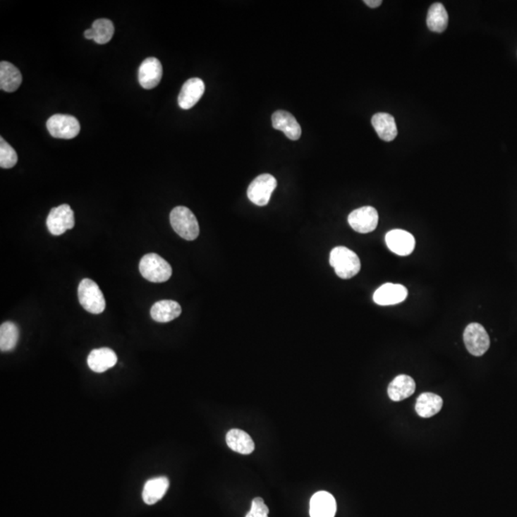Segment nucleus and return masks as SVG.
Masks as SVG:
<instances>
[{
  "mask_svg": "<svg viewBox=\"0 0 517 517\" xmlns=\"http://www.w3.org/2000/svg\"><path fill=\"white\" fill-rule=\"evenodd\" d=\"M163 75L162 64L157 58H147L138 71L139 84L145 90H152L159 85Z\"/></svg>",
  "mask_w": 517,
  "mask_h": 517,
  "instance_id": "nucleus-11",
  "label": "nucleus"
},
{
  "mask_svg": "<svg viewBox=\"0 0 517 517\" xmlns=\"http://www.w3.org/2000/svg\"><path fill=\"white\" fill-rule=\"evenodd\" d=\"M385 242L388 248L399 256H408L414 251V236L406 230L394 229L385 236Z\"/></svg>",
  "mask_w": 517,
  "mask_h": 517,
  "instance_id": "nucleus-10",
  "label": "nucleus"
},
{
  "mask_svg": "<svg viewBox=\"0 0 517 517\" xmlns=\"http://www.w3.org/2000/svg\"><path fill=\"white\" fill-rule=\"evenodd\" d=\"M463 342L468 352L474 356L483 355L489 350L490 340L484 327L478 323H471L463 332Z\"/></svg>",
  "mask_w": 517,
  "mask_h": 517,
  "instance_id": "nucleus-7",
  "label": "nucleus"
},
{
  "mask_svg": "<svg viewBox=\"0 0 517 517\" xmlns=\"http://www.w3.org/2000/svg\"><path fill=\"white\" fill-rule=\"evenodd\" d=\"M78 297L82 307L93 315H100L106 309L104 294L95 281L82 280L78 288Z\"/></svg>",
  "mask_w": 517,
  "mask_h": 517,
  "instance_id": "nucleus-4",
  "label": "nucleus"
},
{
  "mask_svg": "<svg viewBox=\"0 0 517 517\" xmlns=\"http://www.w3.org/2000/svg\"><path fill=\"white\" fill-rule=\"evenodd\" d=\"M23 76L20 71L11 63L1 61L0 63V88L6 92H14L20 87Z\"/></svg>",
  "mask_w": 517,
  "mask_h": 517,
  "instance_id": "nucleus-23",
  "label": "nucleus"
},
{
  "mask_svg": "<svg viewBox=\"0 0 517 517\" xmlns=\"http://www.w3.org/2000/svg\"><path fill=\"white\" fill-rule=\"evenodd\" d=\"M181 307L178 302L162 300L157 302L151 309L152 320L159 323H168L176 320L181 315Z\"/></svg>",
  "mask_w": 517,
  "mask_h": 517,
  "instance_id": "nucleus-18",
  "label": "nucleus"
},
{
  "mask_svg": "<svg viewBox=\"0 0 517 517\" xmlns=\"http://www.w3.org/2000/svg\"><path fill=\"white\" fill-rule=\"evenodd\" d=\"M269 509L261 497H255L252 501L251 510L245 517H269Z\"/></svg>",
  "mask_w": 517,
  "mask_h": 517,
  "instance_id": "nucleus-28",
  "label": "nucleus"
},
{
  "mask_svg": "<svg viewBox=\"0 0 517 517\" xmlns=\"http://www.w3.org/2000/svg\"><path fill=\"white\" fill-rule=\"evenodd\" d=\"M364 4H365L367 6L371 8H377L382 5V0H365V1H364Z\"/></svg>",
  "mask_w": 517,
  "mask_h": 517,
  "instance_id": "nucleus-29",
  "label": "nucleus"
},
{
  "mask_svg": "<svg viewBox=\"0 0 517 517\" xmlns=\"http://www.w3.org/2000/svg\"><path fill=\"white\" fill-rule=\"evenodd\" d=\"M47 127L53 138L60 139H73L81 130L77 118L68 114L53 115L48 119Z\"/></svg>",
  "mask_w": 517,
  "mask_h": 517,
  "instance_id": "nucleus-5",
  "label": "nucleus"
},
{
  "mask_svg": "<svg viewBox=\"0 0 517 517\" xmlns=\"http://www.w3.org/2000/svg\"><path fill=\"white\" fill-rule=\"evenodd\" d=\"M20 332L18 326L13 322H5L0 327V350L9 352L17 346Z\"/></svg>",
  "mask_w": 517,
  "mask_h": 517,
  "instance_id": "nucleus-26",
  "label": "nucleus"
},
{
  "mask_svg": "<svg viewBox=\"0 0 517 517\" xmlns=\"http://www.w3.org/2000/svg\"><path fill=\"white\" fill-rule=\"evenodd\" d=\"M427 23L430 30L442 33L449 24V15L443 4H434L428 11Z\"/></svg>",
  "mask_w": 517,
  "mask_h": 517,
  "instance_id": "nucleus-25",
  "label": "nucleus"
},
{
  "mask_svg": "<svg viewBox=\"0 0 517 517\" xmlns=\"http://www.w3.org/2000/svg\"><path fill=\"white\" fill-rule=\"evenodd\" d=\"M276 187H277V181L269 174L257 176L249 185L248 189L249 200L254 205L266 206L269 205L270 197Z\"/></svg>",
  "mask_w": 517,
  "mask_h": 517,
  "instance_id": "nucleus-6",
  "label": "nucleus"
},
{
  "mask_svg": "<svg viewBox=\"0 0 517 517\" xmlns=\"http://www.w3.org/2000/svg\"><path fill=\"white\" fill-rule=\"evenodd\" d=\"M415 389L416 383L414 379L407 375H400L388 387V396L394 401H401L413 395Z\"/></svg>",
  "mask_w": 517,
  "mask_h": 517,
  "instance_id": "nucleus-17",
  "label": "nucleus"
},
{
  "mask_svg": "<svg viewBox=\"0 0 517 517\" xmlns=\"http://www.w3.org/2000/svg\"><path fill=\"white\" fill-rule=\"evenodd\" d=\"M171 227L182 238L194 241L200 235V225L197 218L189 208L178 206L171 212Z\"/></svg>",
  "mask_w": 517,
  "mask_h": 517,
  "instance_id": "nucleus-2",
  "label": "nucleus"
},
{
  "mask_svg": "<svg viewBox=\"0 0 517 517\" xmlns=\"http://www.w3.org/2000/svg\"><path fill=\"white\" fill-rule=\"evenodd\" d=\"M18 162V154L14 148L10 146L4 138H0V167L10 169Z\"/></svg>",
  "mask_w": 517,
  "mask_h": 517,
  "instance_id": "nucleus-27",
  "label": "nucleus"
},
{
  "mask_svg": "<svg viewBox=\"0 0 517 517\" xmlns=\"http://www.w3.org/2000/svg\"><path fill=\"white\" fill-rule=\"evenodd\" d=\"M443 403L440 396L433 393H422L418 398L415 409L420 417L431 418L441 411Z\"/></svg>",
  "mask_w": 517,
  "mask_h": 517,
  "instance_id": "nucleus-24",
  "label": "nucleus"
},
{
  "mask_svg": "<svg viewBox=\"0 0 517 517\" xmlns=\"http://www.w3.org/2000/svg\"><path fill=\"white\" fill-rule=\"evenodd\" d=\"M329 264L341 279H351L360 272V258L355 252L344 246H337L332 250Z\"/></svg>",
  "mask_w": 517,
  "mask_h": 517,
  "instance_id": "nucleus-1",
  "label": "nucleus"
},
{
  "mask_svg": "<svg viewBox=\"0 0 517 517\" xmlns=\"http://www.w3.org/2000/svg\"><path fill=\"white\" fill-rule=\"evenodd\" d=\"M227 446L238 454L248 455L255 449V444L248 433L245 431L237 430H231L226 434Z\"/></svg>",
  "mask_w": 517,
  "mask_h": 517,
  "instance_id": "nucleus-21",
  "label": "nucleus"
},
{
  "mask_svg": "<svg viewBox=\"0 0 517 517\" xmlns=\"http://www.w3.org/2000/svg\"><path fill=\"white\" fill-rule=\"evenodd\" d=\"M336 513V501L328 492H318L310 499V517H334Z\"/></svg>",
  "mask_w": 517,
  "mask_h": 517,
  "instance_id": "nucleus-15",
  "label": "nucleus"
},
{
  "mask_svg": "<svg viewBox=\"0 0 517 517\" xmlns=\"http://www.w3.org/2000/svg\"><path fill=\"white\" fill-rule=\"evenodd\" d=\"M117 355L109 348L91 351L87 358L88 367L95 373H104L117 363Z\"/></svg>",
  "mask_w": 517,
  "mask_h": 517,
  "instance_id": "nucleus-16",
  "label": "nucleus"
},
{
  "mask_svg": "<svg viewBox=\"0 0 517 517\" xmlns=\"http://www.w3.org/2000/svg\"><path fill=\"white\" fill-rule=\"evenodd\" d=\"M114 34V25L108 18H100L93 23L91 28L85 31V37L93 39L98 44H106L111 41Z\"/></svg>",
  "mask_w": 517,
  "mask_h": 517,
  "instance_id": "nucleus-20",
  "label": "nucleus"
},
{
  "mask_svg": "<svg viewBox=\"0 0 517 517\" xmlns=\"http://www.w3.org/2000/svg\"><path fill=\"white\" fill-rule=\"evenodd\" d=\"M47 229L51 234L61 236L68 230L73 229L74 212L68 205H61L52 208L47 219Z\"/></svg>",
  "mask_w": 517,
  "mask_h": 517,
  "instance_id": "nucleus-8",
  "label": "nucleus"
},
{
  "mask_svg": "<svg viewBox=\"0 0 517 517\" xmlns=\"http://www.w3.org/2000/svg\"><path fill=\"white\" fill-rule=\"evenodd\" d=\"M139 270L145 279L152 283H163L170 279L173 269L162 257L150 253L141 259Z\"/></svg>",
  "mask_w": 517,
  "mask_h": 517,
  "instance_id": "nucleus-3",
  "label": "nucleus"
},
{
  "mask_svg": "<svg viewBox=\"0 0 517 517\" xmlns=\"http://www.w3.org/2000/svg\"><path fill=\"white\" fill-rule=\"evenodd\" d=\"M372 125L377 131V135L383 141L391 142L398 135L395 118L389 114L379 112L372 118Z\"/></svg>",
  "mask_w": 517,
  "mask_h": 517,
  "instance_id": "nucleus-19",
  "label": "nucleus"
},
{
  "mask_svg": "<svg viewBox=\"0 0 517 517\" xmlns=\"http://www.w3.org/2000/svg\"><path fill=\"white\" fill-rule=\"evenodd\" d=\"M348 222L355 231L360 234L373 232L379 224V214L372 206L356 209L348 217Z\"/></svg>",
  "mask_w": 517,
  "mask_h": 517,
  "instance_id": "nucleus-9",
  "label": "nucleus"
},
{
  "mask_svg": "<svg viewBox=\"0 0 517 517\" xmlns=\"http://www.w3.org/2000/svg\"><path fill=\"white\" fill-rule=\"evenodd\" d=\"M205 85L200 78H192L185 82L178 96V104L182 109H190L205 95Z\"/></svg>",
  "mask_w": 517,
  "mask_h": 517,
  "instance_id": "nucleus-13",
  "label": "nucleus"
},
{
  "mask_svg": "<svg viewBox=\"0 0 517 517\" xmlns=\"http://www.w3.org/2000/svg\"><path fill=\"white\" fill-rule=\"evenodd\" d=\"M272 126L275 130L283 131L291 140L296 141L301 138L302 128L296 117L285 111H278L272 115Z\"/></svg>",
  "mask_w": 517,
  "mask_h": 517,
  "instance_id": "nucleus-14",
  "label": "nucleus"
},
{
  "mask_svg": "<svg viewBox=\"0 0 517 517\" xmlns=\"http://www.w3.org/2000/svg\"><path fill=\"white\" fill-rule=\"evenodd\" d=\"M170 486L167 477H157V478L151 479L145 484L143 494L144 502L148 505H154L158 501L162 500L163 497L167 492Z\"/></svg>",
  "mask_w": 517,
  "mask_h": 517,
  "instance_id": "nucleus-22",
  "label": "nucleus"
},
{
  "mask_svg": "<svg viewBox=\"0 0 517 517\" xmlns=\"http://www.w3.org/2000/svg\"><path fill=\"white\" fill-rule=\"evenodd\" d=\"M408 291L400 284L387 283L377 289L374 293V301L379 306H393L400 304L407 298Z\"/></svg>",
  "mask_w": 517,
  "mask_h": 517,
  "instance_id": "nucleus-12",
  "label": "nucleus"
}]
</instances>
